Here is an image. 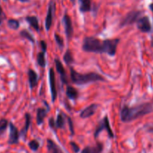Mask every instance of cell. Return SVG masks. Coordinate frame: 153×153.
<instances>
[{"label":"cell","mask_w":153,"mask_h":153,"mask_svg":"<svg viewBox=\"0 0 153 153\" xmlns=\"http://www.w3.org/2000/svg\"><path fill=\"white\" fill-rule=\"evenodd\" d=\"M119 39L100 40L95 37H86L82 40V49L84 52L93 53L107 54L110 56H115Z\"/></svg>","instance_id":"cell-1"},{"label":"cell","mask_w":153,"mask_h":153,"mask_svg":"<svg viewBox=\"0 0 153 153\" xmlns=\"http://www.w3.org/2000/svg\"><path fill=\"white\" fill-rule=\"evenodd\" d=\"M152 111L153 105L151 102L141 103L132 107L124 105L120 111V119L123 123H130Z\"/></svg>","instance_id":"cell-2"},{"label":"cell","mask_w":153,"mask_h":153,"mask_svg":"<svg viewBox=\"0 0 153 153\" xmlns=\"http://www.w3.org/2000/svg\"><path fill=\"white\" fill-rule=\"evenodd\" d=\"M70 80L76 85H84L88 83L96 82H106L103 76L94 72L87 73H80L74 70L73 67H70Z\"/></svg>","instance_id":"cell-3"},{"label":"cell","mask_w":153,"mask_h":153,"mask_svg":"<svg viewBox=\"0 0 153 153\" xmlns=\"http://www.w3.org/2000/svg\"><path fill=\"white\" fill-rule=\"evenodd\" d=\"M103 130H105L107 132L108 136H109L110 138H114V133L112 131V128H111L110 124L109 118H108L107 115H105L104 117L103 120L99 123V124L98 125V126L96 127L95 130H94V138H97L98 137V135L100 134V133Z\"/></svg>","instance_id":"cell-4"},{"label":"cell","mask_w":153,"mask_h":153,"mask_svg":"<svg viewBox=\"0 0 153 153\" xmlns=\"http://www.w3.org/2000/svg\"><path fill=\"white\" fill-rule=\"evenodd\" d=\"M142 12L141 10H131V11L128 12L124 17L121 19L119 23L120 28L122 27L127 26V25H130L134 24L137 21L140 16H141Z\"/></svg>","instance_id":"cell-5"},{"label":"cell","mask_w":153,"mask_h":153,"mask_svg":"<svg viewBox=\"0 0 153 153\" xmlns=\"http://www.w3.org/2000/svg\"><path fill=\"white\" fill-rule=\"evenodd\" d=\"M56 12V2L54 0H50L48 5L47 13H46V18H45V28L46 31H50L51 26L52 25L54 15Z\"/></svg>","instance_id":"cell-6"},{"label":"cell","mask_w":153,"mask_h":153,"mask_svg":"<svg viewBox=\"0 0 153 153\" xmlns=\"http://www.w3.org/2000/svg\"><path fill=\"white\" fill-rule=\"evenodd\" d=\"M49 84L50 88L51 99L52 102H54L56 101L58 96V91L56 89V75L53 68H50L49 70Z\"/></svg>","instance_id":"cell-7"},{"label":"cell","mask_w":153,"mask_h":153,"mask_svg":"<svg viewBox=\"0 0 153 153\" xmlns=\"http://www.w3.org/2000/svg\"><path fill=\"white\" fill-rule=\"evenodd\" d=\"M136 27L142 33H149L152 31V25L148 16L140 17L136 22Z\"/></svg>","instance_id":"cell-8"},{"label":"cell","mask_w":153,"mask_h":153,"mask_svg":"<svg viewBox=\"0 0 153 153\" xmlns=\"http://www.w3.org/2000/svg\"><path fill=\"white\" fill-rule=\"evenodd\" d=\"M9 128H10V133H9L8 143L9 145L17 144L19 143L20 137V131H18V128L11 122L9 123Z\"/></svg>","instance_id":"cell-9"},{"label":"cell","mask_w":153,"mask_h":153,"mask_svg":"<svg viewBox=\"0 0 153 153\" xmlns=\"http://www.w3.org/2000/svg\"><path fill=\"white\" fill-rule=\"evenodd\" d=\"M63 23L64 26V31H65L66 37L68 40H71L74 34V28L73 24H72V20L70 16L67 13H64L63 16Z\"/></svg>","instance_id":"cell-10"},{"label":"cell","mask_w":153,"mask_h":153,"mask_svg":"<svg viewBox=\"0 0 153 153\" xmlns=\"http://www.w3.org/2000/svg\"><path fill=\"white\" fill-rule=\"evenodd\" d=\"M54 62H55L56 69L57 73L59 74L60 79H61L62 82L64 85H67L68 83V79L66 70L64 69V66H63L62 63V61L58 58H55L54 59Z\"/></svg>","instance_id":"cell-11"},{"label":"cell","mask_w":153,"mask_h":153,"mask_svg":"<svg viewBox=\"0 0 153 153\" xmlns=\"http://www.w3.org/2000/svg\"><path fill=\"white\" fill-rule=\"evenodd\" d=\"M98 106L99 105L98 104H92L90 105H88V107H86L83 110L81 111V112L80 113V118H82V119H86V118L93 116L95 114Z\"/></svg>","instance_id":"cell-12"},{"label":"cell","mask_w":153,"mask_h":153,"mask_svg":"<svg viewBox=\"0 0 153 153\" xmlns=\"http://www.w3.org/2000/svg\"><path fill=\"white\" fill-rule=\"evenodd\" d=\"M28 85L31 89L35 88L38 82V76L37 73L32 69H28Z\"/></svg>","instance_id":"cell-13"},{"label":"cell","mask_w":153,"mask_h":153,"mask_svg":"<svg viewBox=\"0 0 153 153\" xmlns=\"http://www.w3.org/2000/svg\"><path fill=\"white\" fill-rule=\"evenodd\" d=\"M103 149V143H97L94 146H88L85 147L81 151V153H101Z\"/></svg>","instance_id":"cell-14"},{"label":"cell","mask_w":153,"mask_h":153,"mask_svg":"<svg viewBox=\"0 0 153 153\" xmlns=\"http://www.w3.org/2000/svg\"><path fill=\"white\" fill-rule=\"evenodd\" d=\"M46 148L50 153H64L62 149L51 139L46 140Z\"/></svg>","instance_id":"cell-15"},{"label":"cell","mask_w":153,"mask_h":153,"mask_svg":"<svg viewBox=\"0 0 153 153\" xmlns=\"http://www.w3.org/2000/svg\"><path fill=\"white\" fill-rule=\"evenodd\" d=\"M47 115V110L44 108H38L37 109V115H36V122L38 126L41 125L44 121Z\"/></svg>","instance_id":"cell-16"},{"label":"cell","mask_w":153,"mask_h":153,"mask_svg":"<svg viewBox=\"0 0 153 153\" xmlns=\"http://www.w3.org/2000/svg\"><path fill=\"white\" fill-rule=\"evenodd\" d=\"M26 21L29 24L31 27H32L37 32L40 31V25H39L38 19L35 16H27L25 18Z\"/></svg>","instance_id":"cell-17"},{"label":"cell","mask_w":153,"mask_h":153,"mask_svg":"<svg viewBox=\"0 0 153 153\" xmlns=\"http://www.w3.org/2000/svg\"><path fill=\"white\" fill-rule=\"evenodd\" d=\"M31 115H30L29 113H26L25 114V125H24L23 128H22V130L20 131V136H22V137L25 138L26 137V134L28 133V128L30 127V124H31Z\"/></svg>","instance_id":"cell-18"},{"label":"cell","mask_w":153,"mask_h":153,"mask_svg":"<svg viewBox=\"0 0 153 153\" xmlns=\"http://www.w3.org/2000/svg\"><path fill=\"white\" fill-rule=\"evenodd\" d=\"M81 13H86L92 10V0H78Z\"/></svg>","instance_id":"cell-19"},{"label":"cell","mask_w":153,"mask_h":153,"mask_svg":"<svg viewBox=\"0 0 153 153\" xmlns=\"http://www.w3.org/2000/svg\"><path fill=\"white\" fill-rule=\"evenodd\" d=\"M65 94L68 98L70 100H76L78 98V95H79L77 90L74 87L70 86V85L67 86Z\"/></svg>","instance_id":"cell-20"},{"label":"cell","mask_w":153,"mask_h":153,"mask_svg":"<svg viewBox=\"0 0 153 153\" xmlns=\"http://www.w3.org/2000/svg\"><path fill=\"white\" fill-rule=\"evenodd\" d=\"M66 115H64L62 113H58L57 114L56 120V126L58 129H64L65 126V117Z\"/></svg>","instance_id":"cell-21"},{"label":"cell","mask_w":153,"mask_h":153,"mask_svg":"<svg viewBox=\"0 0 153 153\" xmlns=\"http://www.w3.org/2000/svg\"><path fill=\"white\" fill-rule=\"evenodd\" d=\"M63 60L68 66L71 65L72 64L74 63V58L73 54L70 49H67L66 52H64V55H63Z\"/></svg>","instance_id":"cell-22"},{"label":"cell","mask_w":153,"mask_h":153,"mask_svg":"<svg viewBox=\"0 0 153 153\" xmlns=\"http://www.w3.org/2000/svg\"><path fill=\"white\" fill-rule=\"evenodd\" d=\"M45 55H46V52H44V51H40L37 55V63L42 68H45L46 65Z\"/></svg>","instance_id":"cell-23"},{"label":"cell","mask_w":153,"mask_h":153,"mask_svg":"<svg viewBox=\"0 0 153 153\" xmlns=\"http://www.w3.org/2000/svg\"><path fill=\"white\" fill-rule=\"evenodd\" d=\"M20 36L21 37H22V38L26 39L27 40L31 42L32 44H34V43H35V40H34V37H33L27 30L23 29L22 30V31H20Z\"/></svg>","instance_id":"cell-24"},{"label":"cell","mask_w":153,"mask_h":153,"mask_svg":"<svg viewBox=\"0 0 153 153\" xmlns=\"http://www.w3.org/2000/svg\"><path fill=\"white\" fill-rule=\"evenodd\" d=\"M8 26L13 30H16L20 27V22L17 19H10L8 20Z\"/></svg>","instance_id":"cell-25"},{"label":"cell","mask_w":153,"mask_h":153,"mask_svg":"<svg viewBox=\"0 0 153 153\" xmlns=\"http://www.w3.org/2000/svg\"><path fill=\"white\" fill-rule=\"evenodd\" d=\"M9 125L8 121L6 119L0 120V136L2 135L5 132L6 129L8 128V126Z\"/></svg>","instance_id":"cell-26"},{"label":"cell","mask_w":153,"mask_h":153,"mask_svg":"<svg viewBox=\"0 0 153 153\" xmlns=\"http://www.w3.org/2000/svg\"><path fill=\"white\" fill-rule=\"evenodd\" d=\"M28 146L31 150L35 152V151H37L38 149H39V147H40V143H39L37 140H32L31 141L28 142Z\"/></svg>","instance_id":"cell-27"},{"label":"cell","mask_w":153,"mask_h":153,"mask_svg":"<svg viewBox=\"0 0 153 153\" xmlns=\"http://www.w3.org/2000/svg\"><path fill=\"white\" fill-rule=\"evenodd\" d=\"M54 38H55V40L56 42L57 45L62 49V48L64 46V40H63L62 37L59 34H57V33H55V34H54Z\"/></svg>","instance_id":"cell-28"},{"label":"cell","mask_w":153,"mask_h":153,"mask_svg":"<svg viewBox=\"0 0 153 153\" xmlns=\"http://www.w3.org/2000/svg\"><path fill=\"white\" fill-rule=\"evenodd\" d=\"M66 117H67V120H68V126H69V129H70V134L73 136L74 134V128L73 122H72V120L70 117L66 116Z\"/></svg>","instance_id":"cell-29"},{"label":"cell","mask_w":153,"mask_h":153,"mask_svg":"<svg viewBox=\"0 0 153 153\" xmlns=\"http://www.w3.org/2000/svg\"><path fill=\"white\" fill-rule=\"evenodd\" d=\"M70 146H71V148H72V150H73L75 153H78L80 152V146H78V145L76 144L75 142L70 141Z\"/></svg>","instance_id":"cell-30"},{"label":"cell","mask_w":153,"mask_h":153,"mask_svg":"<svg viewBox=\"0 0 153 153\" xmlns=\"http://www.w3.org/2000/svg\"><path fill=\"white\" fill-rule=\"evenodd\" d=\"M49 126L52 129H53L55 131L56 129V121L53 119V117H50L49 119Z\"/></svg>","instance_id":"cell-31"},{"label":"cell","mask_w":153,"mask_h":153,"mask_svg":"<svg viewBox=\"0 0 153 153\" xmlns=\"http://www.w3.org/2000/svg\"><path fill=\"white\" fill-rule=\"evenodd\" d=\"M40 49H41V51H44V52H46V49H47V44H46V43L44 41V40H40Z\"/></svg>","instance_id":"cell-32"},{"label":"cell","mask_w":153,"mask_h":153,"mask_svg":"<svg viewBox=\"0 0 153 153\" xmlns=\"http://www.w3.org/2000/svg\"><path fill=\"white\" fill-rule=\"evenodd\" d=\"M5 19V14H4V11L2 10V7L0 5V24L2 22V21Z\"/></svg>","instance_id":"cell-33"},{"label":"cell","mask_w":153,"mask_h":153,"mask_svg":"<svg viewBox=\"0 0 153 153\" xmlns=\"http://www.w3.org/2000/svg\"><path fill=\"white\" fill-rule=\"evenodd\" d=\"M148 7H149V9L151 10V11L153 13V3H151V4H149V6H148Z\"/></svg>","instance_id":"cell-34"},{"label":"cell","mask_w":153,"mask_h":153,"mask_svg":"<svg viewBox=\"0 0 153 153\" xmlns=\"http://www.w3.org/2000/svg\"><path fill=\"white\" fill-rule=\"evenodd\" d=\"M70 1H71L72 2H74V1H75V0H70Z\"/></svg>","instance_id":"cell-35"},{"label":"cell","mask_w":153,"mask_h":153,"mask_svg":"<svg viewBox=\"0 0 153 153\" xmlns=\"http://www.w3.org/2000/svg\"><path fill=\"white\" fill-rule=\"evenodd\" d=\"M111 153H113V152H111Z\"/></svg>","instance_id":"cell-36"},{"label":"cell","mask_w":153,"mask_h":153,"mask_svg":"<svg viewBox=\"0 0 153 153\" xmlns=\"http://www.w3.org/2000/svg\"><path fill=\"white\" fill-rule=\"evenodd\" d=\"M4 1H6V0H4Z\"/></svg>","instance_id":"cell-37"}]
</instances>
